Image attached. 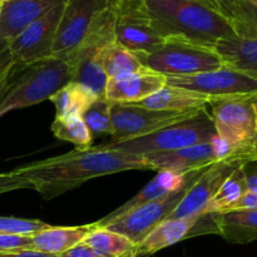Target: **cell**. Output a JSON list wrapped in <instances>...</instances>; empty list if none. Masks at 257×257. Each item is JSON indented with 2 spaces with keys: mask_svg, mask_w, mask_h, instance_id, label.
Returning <instances> with one entry per match:
<instances>
[{
  "mask_svg": "<svg viewBox=\"0 0 257 257\" xmlns=\"http://www.w3.org/2000/svg\"><path fill=\"white\" fill-rule=\"evenodd\" d=\"M49 223L40 220L18 217H0V233L7 235L34 236L35 233L49 227Z\"/></svg>",
  "mask_w": 257,
  "mask_h": 257,
  "instance_id": "obj_30",
  "label": "cell"
},
{
  "mask_svg": "<svg viewBox=\"0 0 257 257\" xmlns=\"http://www.w3.org/2000/svg\"><path fill=\"white\" fill-rule=\"evenodd\" d=\"M115 42L132 53H150L165 39L153 28L145 0H118L114 3Z\"/></svg>",
  "mask_w": 257,
  "mask_h": 257,
  "instance_id": "obj_11",
  "label": "cell"
},
{
  "mask_svg": "<svg viewBox=\"0 0 257 257\" xmlns=\"http://www.w3.org/2000/svg\"><path fill=\"white\" fill-rule=\"evenodd\" d=\"M7 48H8V42L5 39H3L2 35H0V55H2V53L4 52Z\"/></svg>",
  "mask_w": 257,
  "mask_h": 257,
  "instance_id": "obj_40",
  "label": "cell"
},
{
  "mask_svg": "<svg viewBox=\"0 0 257 257\" xmlns=\"http://www.w3.org/2000/svg\"><path fill=\"white\" fill-rule=\"evenodd\" d=\"M216 136L217 133L212 117L206 107L187 119L173 123L150 135L120 142H108L103 146L109 150L145 156L150 153L172 152L200 143L210 142Z\"/></svg>",
  "mask_w": 257,
  "mask_h": 257,
  "instance_id": "obj_4",
  "label": "cell"
},
{
  "mask_svg": "<svg viewBox=\"0 0 257 257\" xmlns=\"http://www.w3.org/2000/svg\"><path fill=\"white\" fill-rule=\"evenodd\" d=\"M143 157L150 163L152 171H171L178 175L202 170L227 158L238 157L247 161L252 160L250 153L231 147L218 136L210 142L200 143L172 152L150 153Z\"/></svg>",
  "mask_w": 257,
  "mask_h": 257,
  "instance_id": "obj_8",
  "label": "cell"
},
{
  "mask_svg": "<svg viewBox=\"0 0 257 257\" xmlns=\"http://www.w3.org/2000/svg\"><path fill=\"white\" fill-rule=\"evenodd\" d=\"M25 65L19 64L13 59L8 48L2 53L0 55V104L13 88L15 80L18 79Z\"/></svg>",
  "mask_w": 257,
  "mask_h": 257,
  "instance_id": "obj_31",
  "label": "cell"
},
{
  "mask_svg": "<svg viewBox=\"0 0 257 257\" xmlns=\"http://www.w3.org/2000/svg\"><path fill=\"white\" fill-rule=\"evenodd\" d=\"M17 190H33V186L15 170L8 173H0V195Z\"/></svg>",
  "mask_w": 257,
  "mask_h": 257,
  "instance_id": "obj_32",
  "label": "cell"
},
{
  "mask_svg": "<svg viewBox=\"0 0 257 257\" xmlns=\"http://www.w3.org/2000/svg\"><path fill=\"white\" fill-rule=\"evenodd\" d=\"M113 2H114V3H115V2H118V0H113Z\"/></svg>",
  "mask_w": 257,
  "mask_h": 257,
  "instance_id": "obj_43",
  "label": "cell"
},
{
  "mask_svg": "<svg viewBox=\"0 0 257 257\" xmlns=\"http://www.w3.org/2000/svg\"><path fill=\"white\" fill-rule=\"evenodd\" d=\"M64 3L65 0L55 5L8 43V50L15 62L22 65H29L52 57Z\"/></svg>",
  "mask_w": 257,
  "mask_h": 257,
  "instance_id": "obj_12",
  "label": "cell"
},
{
  "mask_svg": "<svg viewBox=\"0 0 257 257\" xmlns=\"http://www.w3.org/2000/svg\"><path fill=\"white\" fill-rule=\"evenodd\" d=\"M198 216L200 215L161 222L143 238L142 242L138 243L136 257H148L163 248L190 238L191 231Z\"/></svg>",
  "mask_w": 257,
  "mask_h": 257,
  "instance_id": "obj_18",
  "label": "cell"
},
{
  "mask_svg": "<svg viewBox=\"0 0 257 257\" xmlns=\"http://www.w3.org/2000/svg\"><path fill=\"white\" fill-rule=\"evenodd\" d=\"M57 257H104L99 255L98 252H95L90 246L85 245L84 242H80L78 245H75L74 247L69 248L65 252L60 253Z\"/></svg>",
  "mask_w": 257,
  "mask_h": 257,
  "instance_id": "obj_36",
  "label": "cell"
},
{
  "mask_svg": "<svg viewBox=\"0 0 257 257\" xmlns=\"http://www.w3.org/2000/svg\"><path fill=\"white\" fill-rule=\"evenodd\" d=\"M210 98L202 94L190 92L182 88L165 87L151 97L136 103L151 109L168 110V112H187V110L203 109L210 104Z\"/></svg>",
  "mask_w": 257,
  "mask_h": 257,
  "instance_id": "obj_21",
  "label": "cell"
},
{
  "mask_svg": "<svg viewBox=\"0 0 257 257\" xmlns=\"http://www.w3.org/2000/svg\"><path fill=\"white\" fill-rule=\"evenodd\" d=\"M62 2L64 0H5L0 9V35L9 43Z\"/></svg>",
  "mask_w": 257,
  "mask_h": 257,
  "instance_id": "obj_16",
  "label": "cell"
},
{
  "mask_svg": "<svg viewBox=\"0 0 257 257\" xmlns=\"http://www.w3.org/2000/svg\"><path fill=\"white\" fill-rule=\"evenodd\" d=\"M165 85V75L145 68L133 74L108 79L104 97L110 103H138L157 93Z\"/></svg>",
  "mask_w": 257,
  "mask_h": 257,
  "instance_id": "obj_15",
  "label": "cell"
},
{
  "mask_svg": "<svg viewBox=\"0 0 257 257\" xmlns=\"http://www.w3.org/2000/svg\"><path fill=\"white\" fill-rule=\"evenodd\" d=\"M232 27L237 37L257 39V0H236Z\"/></svg>",
  "mask_w": 257,
  "mask_h": 257,
  "instance_id": "obj_29",
  "label": "cell"
},
{
  "mask_svg": "<svg viewBox=\"0 0 257 257\" xmlns=\"http://www.w3.org/2000/svg\"><path fill=\"white\" fill-rule=\"evenodd\" d=\"M166 84L202 94L211 100L257 95V79L226 65L192 75L166 77Z\"/></svg>",
  "mask_w": 257,
  "mask_h": 257,
  "instance_id": "obj_10",
  "label": "cell"
},
{
  "mask_svg": "<svg viewBox=\"0 0 257 257\" xmlns=\"http://www.w3.org/2000/svg\"><path fill=\"white\" fill-rule=\"evenodd\" d=\"M196 2L201 3V4L206 5V7L211 8V9L216 10L217 13L222 14L223 17L230 20L231 25H232L233 15H235L236 0H196Z\"/></svg>",
  "mask_w": 257,
  "mask_h": 257,
  "instance_id": "obj_34",
  "label": "cell"
},
{
  "mask_svg": "<svg viewBox=\"0 0 257 257\" xmlns=\"http://www.w3.org/2000/svg\"><path fill=\"white\" fill-rule=\"evenodd\" d=\"M141 64L165 77L192 75L210 72L223 65L213 48L196 44L180 38H168L150 53H135Z\"/></svg>",
  "mask_w": 257,
  "mask_h": 257,
  "instance_id": "obj_5",
  "label": "cell"
},
{
  "mask_svg": "<svg viewBox=\"0 0 257 257\" xmlns=\"http://www.w3.org/2000/svg\"><path fill=\"white\" fill-rule=\"evenodd\" d=\"M113 0H65L52 55L64 58L84 39L97 15Z\"/></svg>",
  "mask_w": 257,
  "mask_h": 257,
  "instance_id": "obj_13",
  "label": "cell"
},
{
  "mask_svg": "<svg viewBox=\"0 0 257 257\" xmlns=\"http://www.w3.org/2000/svg\"><path fill=\"white\" fill-rule=\"evenodd\" d=\"M151 22L163 38H180L213 48L221 39L237 37L230 20L196 0H145Z\"/></svg>",
  "mask_w": 257,
  "mask_h": 257,
  "instance_id": "obj_2",
  "label": "cell"
},
{
  "mask_svg": "<svg viewBox=\"0 0 257 257\" xmlns=\"http://www.w3.org/2000/svg\"><path fill=\"white\" fill-rule=\"evenodd\" d=\"M218 235L227 242L246 245L257 240V208L216 213Z\"/></svg>",
  "mask_w": 257,
  "mask_h": 257,
  "instance_id": "obj_22",
  "label": "cell"
},
{
  "mask_svg": "<svg viewBox=\"0 0 257 257\" xmlns=\"http://www.w3.org/2000/svg\"><path fill=\"white\" fill-rule=\"evenodd\" d=\"M257 95L211 100L207 105L218 137L236 150L251 155V145L257 131Z\"/></svg>",
  "mask_w": 257,
  "mask_h": 257,
  "instance_id": "obj_6",
  "label": "cell"
},
{
  "mask_svg": "<svg viewBox=\"0 0 257 257\" xmlns=\"http://www.w3.org/2000/svg\"><path fill=\"white\" fill-rule=\"evenodd\" d=\"M112 103L105 97H98L82 115L85 124L89 128L93 138L112 135V119H110Z\"/></svg>",
  "mask_w": 257,
  "mask_h": 257,
  "instance_id": "obj_28",
  "label": "cell"
},
{
  "mask_svg": "<svg viewBox=\"0 0 257 257\" xmlns=\"http://www.w3.org/2000/svg\"><path fill=\"white\" fill-rule=\"evenodd\" d=\"M242 171L245 173L248 191L257 192V160L246 161L242 165Z\"/></svg>",
  "mask_w": 257,
  "mask_h": 257,
  "instance_id": "obj_35",
  "label": "cell"
},
{
  "mask_svg": "<svg viewBox=\"0 0 257 257\" xmlns=\"http://www.w3.org/2000/svg\"><path fill=\"white\" fill-rule=\"evenodd\" d=\"M83 242L104 257H136L137 251V245L125 236L97 225Z\"/></svg>",
  "mask_w": 257,
  "mask_h": 257,
  "instance_id": "obj_24",
  "label": "cell"
},
{
  "mask_svg": "<svg viewBox=\"0 0 257 257\" xmlns=\"http://www.w3.org/2000/svg\"><path fill=\"white\" fill-rule=\"evenodd\" d=\"M255 108H256V114H257V100H256V104H255Z\"/></svg>",
  "mask_w": 257,
  "mask_h": 257,
  "instance_id": "obj_42",
  "label": "cell"
},
{
  "mask_svg": "<svg viewBox=\"0 0 257 257\" xmlns=\"http://www.w3.org/2000/svg\"><path fill=\"white\" fill-rule=\"evenodd\" d=\"M136 170L152 171V168L143 156L109 150L103 145L87 150H74L15 168L32 183L33 190L47 201L95 177Z\"/></svg>",
  "mask_w": 257,
  "mask_h": 257,
  "instance_id": "obj_1",
  "label": "cell"
},
{
  "mask_svg": "<svg viewBox=\"0 0 257 257\" xmlns=\"http://www.w3.org/2000/svg\"><path fill=\"white\" fill-rule=\"evenodd\" d=\"M75 72L74 62L54 55L25 65L0 104V118L12 110L32 107L49 99L73 80Z\"/></svg>",
  "mask_w": 257,
  "mask_h": 257,
  "instance_id": "obj_3",
  "label": "cell"
},
{
  "mask_svg": "<svg viewBox=\"0 0 257 257\" xmlns=\"http://www.w3.org/2000/svg\"><path fill=\"white\" fill-rule=\"evenodd\" d=\"M251 153H252V160H257V131L255 138L252 141V145H251Z\"/></svg>",
  "mask_w": 257,
  "mask_h": 257,
  "instance_id": "obj_39",
  "label": "cell"
},
{
  "mask_svg": "<svg viewBox=\"0 0 257 257\" xmlns=\"http://www.w3.org/2000/svg\"><path fill=\"white\" fill-rule=\"evenodd\" d=\"M58 255L40 252L35 250H20V251H0V257H57Z\"/></svg>",
  "mask_w": 257,
  "mask_h": 257,
  "instance_id": "obj_38",
  "label": "cell"
},
{
  "mask_svg": "<svg viewBox=\"0 0 257 257\" xmlns=\"http://www.w3.org/2000/svg\"><path fill=\"white\" fill-rule=\"evenodd\" d=\"M50 128L58 140L73 143L75 150H87L92 147L94 138L80 115L55 117Z\"/></svg>",
  "mask_w": 257,
  "mask_h": 257,
  "instance_id": "obj_26",
  "label": "cell"
},
{
  "mask_svg": "<svg viewBox=\"0 0 257 257\" xmlns=\"http://www.w3.org/2000/svg\"><path fill=\"white\" fill-rule=\"evenodd\" d=\"M188 175H190V172L185 173V175H178V173L171 172V171H158V175L148 185H146L137 195L133 196L131 200L123 203L122 206H119L117 210L110 212L109 215L103 217L102 220L97 221L95 225H97V227H104V226L109 225V223L114 222L115 220L124 216L130 211L135 210V208L140 207V206L145 205L150 201L156 200V198L162 197L167 193L173 192L185 183Z\"/></svg>",
  "mask_w": 257,
  "mask_h": 257,
  "instance_id": "obj_17",
  "label": "cell"
},
{
  "mask_svg": "<svg viewBox=\"0 0 257 257\" xmlns=\"http://www.w3.org/2000/svg\"><path fill=\"white\" fill-rule=\"evenodd\" d=\"M33 250V236L0 233V251Z\"/></svg>",
  "mask_w": 257,
  "mask_h": 257,
  "instance_id": "obj_33",
  "label": "cell"
},
{
  "mask_svg": "<svg viewBox=\"0 0 257 257\" xmlns=\"http://www.w3.org/2000/svg\"><path fill=\"white\" fill-rule=\"evenodd\" d=\"M223 65L257 79V39L227 38L213 45Z\"/></svg>",
  "mask_w": 257,
  "mask_h": 257,
  "instance_id": "obj_19",
  "label": "cell"
},
{
  "mask_svg": "<svg viewBox=\"0 0 257 257\" xmlns=\"http://www.w3.org/2000/svg\"><path fill=\"white\" fill-rule=\"evenodd\" d=\"M5 3V0H0V9H2V7H3V4H4Z\"/></svg>",
  "mask_w": 257,
  "mask_h": 257,
  "instance_id": "obj_41",
  "label": "cell"
},
{
  "mask_svg": "<svg viewBox=\"0 0 257 257\" xmlns=\"http://www.w3.org/2000/svg\"><path fill=\"white\" fill-rule=\"evenodd\" d=\"M95 228V222L84 226H49L45 230L33 236V250L40 252L60 255L78 243L83 242L84 238Z\"/></svg>",
  "mask_w": 257,
  "mask_h": 257,
  "instance_id": "obj_20",
  "label": "cell"
},
{
  "mask_svg": "<svg viewBox=\"0 0 257 257\" xmlns=\"http://www.w3.org/2000/svg\"><path fill=\"white\" fill-rule=\"evenodd\" d=\"M257 208V192L253 191H247L242 196L237 203L230 208V211H238V210H256ZM228 212V211H227Z\"/></svg>",
  "mask_w": 257,
  "mask_h": 257,
  "instance_id": "obj_37",
  "label": "cell"
},
{
  "mask_svg": "<svg viewBox=\"0 0 257 257\" xmlns=\"http://www.w3.org/2000/svg\"><path fill=\"white\" fill-rule=\"evenodd\" d=\"M246 161L247 160L245 158L238 157L227 158L206 167L167 220H177L205 213L206 207L222 183Z\"/></svg>",
  "mask_w": 257,
  "mask_h": 257,
  "instance_id": "obj_14",
  "label": "cell"
},
{
  "mask_svg": "<svg viewBox=\"0 0 257 257\" xmlns=\"http://www.w3.org/2000/svg\"><path fill=\"white\" fill-rule=\"evenodd\" d=\"M103 64H104V72L108 79L133 74V73L145 69L135 53L123 48L117 42L110 43L105 47Z\"/></svg>",
  "mask_w": 257,
  "mask_h": 257,
  "instance_id": "obj_27",
  "label": "cell"
},
{
  "mask_svg": "<svg viewBox=\"0 0 257 257\" xmlns=\"http://www.w3.org/2000/svg\"><path fill=\"white\" fill-rule=\"evenodd\" d=\"M248 191L247 183H246L245 173L242 171V166L238 167L217 191L212 200L210 201L206 207L205 213H221L227 212L235 203L242 198Z\"/></svg>",
  "mask_w": 257,
  "mask_h": 257,
  "instance_id": "obj_25",
  "label": "cell"
},
{
  "mask_svg": "<svg viewBox=\"0 0 257 257\" xmlns=\"http://www.w3.org/2000/svg\"><path fill=\"white\" fill-rule=\"evenodd\" d=\"M198 110L200 109L187 112H168L151 109L136 103H112L110 142H120L150 135L173 123L187 119Z\"/></svg>",
  "mask_w": 257,
  "mask_h": 257,
  "instance_id": "obj_9",
  "label": "cell"
},
{
  "mask_svg": "<svg viewBox=\"0 0 257 257\" xmlns=\"http://www.w3.org/2000/svg\"><path fill=\"white\" fill-rule=\"evenodd\" d=\"M203 170L205 168L191 171L187 180L185 181V183L180 188L162 196V197L150 201V202L145 203V205L140 206V207L135 208V210L130 211L124 216L115 220L114 222L104 226V227L125 236L128 240L138 245L140 242H142L143 238L153 228L157 227L161 222L167 220L168 216L173 212V210L183 200V197L188 192L193 182L200 177Z\"/></svg>",
  "mask_w": 257,
  "mask_h": 257,
  "instance_id": "obj_7",
  "label": "cell"
},
{
  "mask_svg": "<svg viewBox=\"0 0 257 257\" xmlns=\"http://www.w3.org/2000/svg\"><path fill=\"white\" fill-rule=\"evenodd\" d=\"M97 98L98 95L84 84L70 80L55 92L49 100L55 107V117H82Z\"/></svg>",
  "mask_w": 257,
  "mask_h": 257,
  "instance_id": "obj_23",
  "label": "cell"
}]
</instances>
